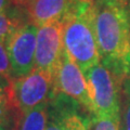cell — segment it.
I'll return each instance as SVG.
<instances>
[{
    "mask_svg": "<svg viewBox=\"0 0 130 130\" xmlns=\"http://www.w3.org/2000/svg\"><path fill=\"white\" fill-rule=\"evenodd\" d=\"M101 63L121 80L130 77V10L120 0L92 2Z\"/></svg>",
    "mask_w": 130,
    "mask_h": 130,
    "instance_id": "cell-1",
    "label": "cell"
},
{
    "mask_svg": "<svg viewBox=\"0 0 130 130\" xmlns=\"http://www.w3.org/2000/svg\"><path fill=\"white\" fill-rule=\"evenodd\" d=\"M63 44L65 51L84 73L101 63L92 3L79 1L63 21Z\"/></svg>",
    "mask_w": 130,
    "mask_h": 130,
    "instance_id": "cell-2",
    "label": "cell"
},
{
    "mask_svg": "<svg viewBox=\"0 0 130 130\" xmlns=\"http://www.w3.org/2000/svg\"><path fill=\"white\" fill-rule=\"evenodd\" d=\"M92 101V115L120 116L123 81L102 63L85 73Z\"/></svg>",
    "mask_w": 130,
    "mask_h": 130,
    "instance_id": "cell-3",
    "label": "cell"
},
{
    "mask_svg": "<svg viewBox=\"0 0 130 130\" xmlns=\"http://www.w3.org/2000/svg\"><path fill=\"white\" fill-rule=\"evenodd\" d=\"M53 90L54 93H63L76 100L92 115V101L86 75L65 49L53 74Z\"/></svg>",
    "mask_w": 130,
    "mask_h": 130,
    "instance_id": "cell-4",
    "label": "cell"
},
{
    "mask_svg": "<svg viewBox=\"0 0 130 130\" xmlns=\"http://www.w3.org/2000/svg\"><path fill=\"white\" fill-rule=\"evenodd\" d=\"M15 105L20 113H25L53 96V76L34 68L21 78L12 79Z\"/></svg>",
    "mask_w": 130,
    "mask_h": 130,
    "instance_id": "cell-5",
    "label": "cell"
},
{
    "mask_svg": "<svg viewBox=\"0 0 130 130\" xmlns=\"http://www.w3.org/2000/svg\"><path fill=\"white\" fill-rule=\"evenodd\" d=\"M92 115L76 100L63 93H54L49 101L46 130H91Z\"/></svg>",
    "mask_w": 130,
    "mask_h": 130,
    "instance_id": "cell-6",
    "label": "cell"
},
{
    "mask_svg": "<svg viewBox=\"0 0 130 130\" xmlns=\"http://www.w3.org/2000/svg\"><path fill=\"white\" fill-rule=\"evenodd\" d=\"M38 27L29 21L23 23L7 43L12 78H21L35 68Z\"/></svg>",
    "mask_w": 130,
    "mask_h": 130,
    "instance_id": "cell-7",
    "label": "cell"
},
{
    "mask_svg": "<svg viewBox=\"0 0 130 130\" xmlns=\"http://www.w3.org/2000/svg\"><path fill=\"white\" fill-rule=\"evenodd\" d=\"M63 51V22H52L38 27L35 68L53 76Z\"/></svg>",
    "mask_w": 130,
    "mask_h": 130,
    "instance_id": "cell-8",
    "label": "cell"
},
{
    "mask_svg": "<svg viewBox=\"0 0 130 130\" xmlns=\"http://www.w3.org/2000/svg\"><path fill=\"white\" fill-rule=\"evenodd\" d=\"M80 0H30L24 8L29 22L40 27L52 22H63Z\"/></svg>",
    "mask_w": 130,
    "mask_h": 130,
    "instance_id": "cell-9",
    "label": "cell"
},
{
    "mask_svg": "<svg viewBox=\"0 0 130 130\" xmlns=\"http://www.w3.org/2000/svg\"><path fill=\"white\" fill-rule=\"evenodd\" d=\"M49 119V101L25 113H19L13 130H46Z\"/></svg>",
    "mask_w": 130,
    "mask_h": 130,
    "instance_id": "cell-10",
    "label": "cell"
},
{
    "mask_svg": "<svg viewBox=\"0 0 130 130\" xmlns=\"http://www.w3.org/2000/svg\"><path fill=\"white\" fill-rule=\"evenodd\" d=\"M19 113L14 101L12 78L0 75V120L8 128L11 123L14 124Z\"/></svg>",
    "mask_w": 130,
    "mask_h": 130,
    "instance_id": "cell-11",
    "label": "cell"
},
{
    "mask_svg": "<svg viewBox=\"0 0 130 130\" xmlns=\"http://www.w3.org/2000/svg\"><path fill=\"white\" fill-rule=\"evenodd\" d=\"M27 21L29 20L26 16H13L0 13V42L7 46L14 31Z\"/></svg>",
    "mask_w": 130,
    "mask_h": 130,
    "instance_id": "cell-12",
    "label": "cell"
},
{
    "mask_svg": "<svg viewBox=\"0 0 130 130\" xmlns=\"http://www.w3.org/2000/svg\"><path fill=\"white\" fill-rule=\"evenodd\" d=\"M91 130H123L120 116L92 115Z\"/></svg>",
    "mask_w": 130,
    "mask_h": 130,
    "instance_id": "cell-13",
    "label": "cell"
},
{
    "mask_svg": "<svg viewBox=\"0 0 130 130\" xmlns=\"http://www.w3.org/2000/svg\"><path fill=\"white\" fill-rule=\"evenodd\" d=\"M121 89L124 100L123 130H130V77L124 79Z\"/></svg>",
    "mask_w": 130,
    "mask_h": 130,
    "instance_id": "cell-14",
    "label": "cell"
},
{
    "mask_svg": "<svg viewBox=\"0 0 130 130\" xmlns=\"http://www.w3.org/2000/svg\"><path fill=\"white\" fill-rule=\"evenodd\" d=\"M0 13L13 16H27L26 10L16 0H0Z\"/></svg>",
    "mask_w": 130,
    "mask_h": 130,
    "instance_id": "cell-15",
    "label": "cell"
},
{
    "mask_svg": "<svg viewBox=\"0 0 130 130\" xmlns=\"http://www.w3.org/2000/svg\"><path fill=\"white\" fill-rule=\"evenodd\" d=\"M0 75L8 77V78H12V68L8 50L7 47L1 42H0Z\"/></svg>",
    "mask_w": 130,
    "mask_h": 130,
    "instance_id": "cell-16",
    "label": "cell"
},
{
    "mask_svg": "<svg viewBox=\"0 0 130 130\" xmlns=\"http://www.w3.org/2000/svg\"><path fill=\"white\" fill-rule=\"evenodd\" d=\"M0 130H8V128H7V126L2 123L1 120H0Z\"/></svg>",
    "mask_w": 130,
    "mask_h": 130,
    "instance_id": "cell-17",
    "label": "cell"
},
{
    "mask_svg": "<svg viewBox=\"0 0 130 130\" xmlns=\"http://www.w3.org/2000/svg\"><path fill=\"white\" fill-rule=\"evenodd\" d=\"M21 1H22V6L24 7V6H25V5H26V3H27V2H29V1H30V0H21Z\"/></svg>",
    "mask_w": 130,
    "mask_h": 130,
    "instance_id": "cell-18",
    "label": "cell"
},
{
    "mask_svg": "<svg viewBox=\"0 0 130 130\" xmlns=\"http://www.w3.org/2000/svg\"><path fill=\"white\" fill-rule=\"evenodd\" d=\"M80 1H83V2H89V3H92L93 1H95V0H80Z\"/></svg>",
    "mask_w": 130,
    "mask_h": 130,
    "instance_id": "cell-19",
    "label": "cell"
},
{
    "mask_svg": "<svg viewBox=\"0 0 130 130\" xmlns=\"http://www.w3.org/2000/svg\"><path fill=\"white\" fill-rule=\"evenodd\" d=\"M120 1H123V2H125V3H127V5H129V3H130V0H120Z\"/></svg>",
    "mask_w": 130,
    "mask_h": 130,
    "instance_id": "cell-20",
    "label": "cell"
},
{
    "mask_svg": "<svg viewBox=\"0 0 130 130\" xmlns=\"http://www.w3.org/2000/svg\"><path fill=\"white\" fill-rule=\"evenodd\" d=\"M16 1H18L19 5H21V6H22V1H21V0H16Z\"/></svg>",
    "mask_w": 130,
    "mask_h": 130,
    "instance_id": "cell-21",
    "label": "cell"
},
{
    "mask_svg": "<svg viewBox=\"0 0 130 130\" xmlns=\"http://www.w3.org/2000/svg\"><path fill=\"white\" fill-rule=\"evenodd\" d=\"M128 6H129V10H130V3H129V5H128Z\"/></svg>",
    "mask_w": 130,
    "mask_h": 130,
    "instance_id": "cell-22",
    "label": "cell"
}]
</instances>
